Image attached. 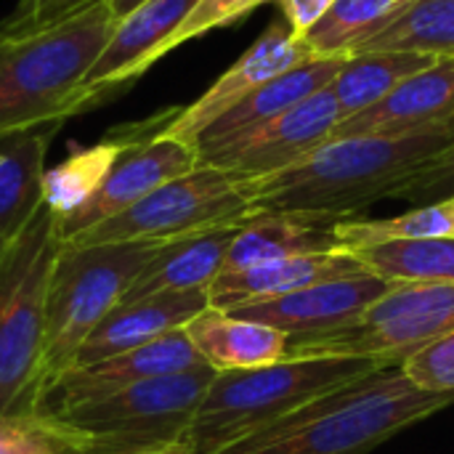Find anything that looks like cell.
<instances>
[{"instance_id":"1","label":"cell","mask_w":454,"mask_h":454,"mask_svg":"<svg viewBox=\"0 0 454 454\" xmlns=\"http://www.w3.org/2000/svg\"><path fill=\"white\" fill-rule=\"evenodd\" d=\"M452 141L454 120L396 136L330 138L290 168L250 178L253 215L277 213L319 226L359 218L375 202L394 200L399 186Z\"/></svg>"},{"instance_id":"2","label":"cell","mask_w":454,"mask_h":454,"mask_svg":"<svg viewBox=\"0 0 454 454\" xmlns=\"http://www.w3.org/2000/svg\"><path fill=\"white\" fill-rule=\"evenodd\" d=\"M418 388L399 364L343 383L221 454H372L410 426L452 407Z\"/></svg>"},{"instance_id":"3","label":"cell","mask_w":454,"mask_h":454,"mask_svg":"<svg viewBox=\"0 0 454 454\" xmlns=\"http://www.w3.org/2000/svg\"><path fill=\"white\" fill-rule=\"evenodd\" d=\"M117 27L101 0L51 29L13 37L0 32V144L35 128L64 125L74 96Z\"/></svg>"},{"instance_id":"4","label":"cell","mask_w":454,"mask_h":454,"mask_svg":"<svg viewBox=\"0 0 454 454\" xmlns=\"http://www.w3.org/2000/svg\"><path fill=\"white\" fill-rule=\"evenodd\" d=\"M378 367L391 364L356 356H319L215 372L186 431V444L192 454H221L306 402L364 378Z\"/></svg>"},{"instance_id":"5","label":"cell","mask_w":454,"mask_h":454,"mask_svg":"<svg viewBox=\"0 0 454 454\" xmlns=\"http://www.w3.org/2000/svg\"><path fill=\"white\" fill-rule=\"evenodd\" d=\"M61 239L45 205L0 253V415L40 412L45 295Z\"/></svg>"},{"instance_id":"6","label":"cell","mask_w":454,"mask_h":454,"mask_svg":"<svg viewBox=\"0 0 454 454\" xmlns=\"http://www.w3.org/2000/svg\"><path fill=\"white\" fill-rule=\"evenodd\" d=\"M160 245L165 242L61 245L45 295L43 396L72 367L77 348L122 301Z\"/></svg>"},{"instance_id":"7","label":"cell","mask_w":454,"mask_h":454,"mask_svg":"<svg viewBox=\"0 0 454 454\" xmlns=\"http://www.w3.org/2000/svg\"><path fill=\"white\" fill-rule=\"evenodd\" d=\"M250 215V178L223 168L197 165L162 184L133 207L80 231L64 245L173 242L207 229L242 223Z\"/></svg>"},{"instance_id":"8","label":"cell","mask_w":454,"mask_h":454,"mask_svg":"<svg viewBox=\"0 0 454 454\" xmlns=\"http://www.w3.org/2000/svg\"><path fill=\"white\" fill-rule=\"evenodd\" d=\"M452 330L454 282H391L354 325L330 335L287 340L285 359L356 356L402 364Z\"/></svg>"},{"instance_id":"9","label":"cell","mask_w":454,"mask_h":454,"mask_svg":"<svg viewBox=\"0 0 454 454\" xmlns=\"http://www.w3.org/2000/svg\"><path fill=\"white\" fill-rule=\"evenodd\" d=\"M213 378V367H200L181 375L144 380L61 410L56 418L98 439L130 444L136 450L181 442L186 439L194 412Z\"/></svg>"},{"instance_id":"10","label":"cell","mask_w":454,"mask_h":454,"mask_svg":"<svg viewBox=\"0 0 454 454\" xmlns=\"http://www.w3.org/2000/svg\"><path fill=\"white\" fill-rule=\"evenodd\" d=\"M165 114H154L149 122L130 125L136 133V141L120 154L114 168L109 170L104 186L96 192V197L82 205L74 215L56 223L61 245L77 237L80 231L120 215L122 210L133 207L138 200L160 189L162 184L194 170L200 165L197 149L189 144H181L176 138L162 136Z\"/></svg>"},{"instance_id":"11","label":"cell","mask_w":454,"mask_h":454,"mask_svg":"<svg viewBox=\"0 0 454 454\" xmlns=\"http://www.w3.org/2000/svg\"><path fill=\"white\" fill-rule=\"evenodd\" d=\"M340 122V106L327 85L325 90L309 96L306 101L290 106L279 117L263 122L261 128L213 149L200 160V165H213L231 170L242 178H263L293 162L303 160L309 152L333 138Z\"/></svg>"},{"instance_id":"12","label":"cell","mask_w":454,"mask_h":454,"mask_svg":"<svg viewBox=\"0 0 454 454\" xmlns=\"http://www.w3.org/2000/svg\"><path fill=\"white\" fill-rule=\"evenodd\" d=\"M317 53L306 45L303 37H298L287 21L269 24L261 37L189 106L173 109L168 125L162 128V136L176 138L181 144L194 146L197 138L231 106H237L242 98H247L255 88L263 82L279 77L282 72L314 59Z\"/></svg>"},{"instance_id":"13","label":"cell","mask_w":454,"mask_h":454,"mask_svg":"<svg viewBox=\"0 0 454 454\" xmlns=\"http://www.w3.org/2000/svg\"><path fill=\"white\" fill-rule=\"evenodd\" d=\"M207 367L194 343L189 340L186 330L178 327L173 333H165L138 348H130L125 354L109 356L104 362L88 364V367H72L67 370L43 396L40 412L56 415L61 410H69L74 404L122 391L128 386L181 375Z\"/></svg>"},{"instance_id":"14","label":"cell","mask_w":454,"mask_h":454,"mask_svg":"<svg viewBox=\"0 0 454 454\" xmlns=\"http://www.w3.org/2000/svg\"><path fill=\"white\" fill-rule=\"evenodd\" d=\"M194 5L197 0H144L122 16L74 96V114L130 85L157 64V51Z\"/></svg>"},{"instance_id":"15","label":"cell","mask_w":454,"mask_h":454,"mask_svg":"<svg viewBox=\"0 0 454 454\" xmlns=\"http://www.w3.org/2000/svg\"><path fill=\"white\" fill-rule=\"evenodd\" d=\"M388 287L391 282L367 271L359 277L319 282L274 301L237 309L231 314L277 327L287 335V340L317 338L354 325Z\"/></svg>"},{"instance_id":"16","label":"cell","mask_w":454,"mask_h":454,"mask_svg":"<svg viewBox=\"0 0 454 454\" xmlns=\"http://www.w3.org/2000/svg\"><path fill=\"white\" fill-rule=\"evenodd\" d=\"M454 120V56H439L364 112L338 122L333 138L396 136Z\"/></svg>"},{"instance_id":"17","label":"cell","mask_w":454,"mask_h":454,"mask_svg":"<svg viewBox=\"0 0 454 454\" xmlns=\"http://www.w3.org/2000/svg\"><path fill=\"white\" fill-rule=\"evenodd\" d=\"M359 274H367V269L356 261L354 253H346V250L295 255L285 261L250 266L242 271L218 274L213 285L207 287V306L218 311H237L253 303L282 298L287 293H295L319 282L359 277Z\"/></svg>"},{"instance_id":"18","label":"cell","mask_w":454,"mask_h":454,"mask_svg":"<svg viewBox=\"0 0 454 454\" xmlns=\"http://www.w3.org/2000/svg\"><path fill=\"white\" fill-rule=\"evenodd\" d=\"M207 309V290L162 293L117 303L77 348L72 367H88L173 333ZM69 367V370H72Z\"/></svg>"},{"instance_id":"19","label":"cell","mask_w":454,"mask_h":454,"mask_svg":"<svg viewBox=\"0 0 454 454\" xmlns=\"http://www.w3.org/2000/svg\"><path fill=\"white\" fill-rule=\"evenodd\" d=\"M346 53H335V56H314L287 72H282L279 77L263 82L261 88H255L247 98H242L237 106H231L226 114H221L194 144L197 157L202 160L205 154H210L213 149L261 128L263 122L279 117L282 112H287L290 106L306 101L309 96L325 90L327 85H333V80L338 77L340 67L346 64Z\"/></svg>"},{"instance_id":"20","label":"cell","mask_w":454,"mask_h":454,"mask_svg":"<svg viewBox=\"0 0 454 454\" xmlns=\"http://www.w3.org/2000/svg\"><path fill=\"white\" fill-rule=\"evenodd\" d=\"M237 229L239 223L218 226V229H207V231L160 245L152 261L133 279V285L128 287L120 303L141 301V298L162 295V293L207 290L213 279L223 271V261H226V253Z\"/></svg>"},{"instance_id":"21","label":"cell","mask_w":454,"mask_h":454,"mask_svg":"<svg viewBox=\"0 0 454 454\" xmlns=\"http://www.w3.org/2000/svg\"><path fill=\"white\" fill-rule=\"evenodd\" d=\"M184 330L205 364L215 372L266 367L282 362L287 354V335L277 327L213 306L186 322Z\"/></svg>"},{"instance_id":"22","label":"cell","mask_w":454,"mask_h":454,"mask_svg":"<svg viewBox=\"0 0 454 454\" xmlns=\"http://www.w3.org/2000/svg\"><path fill=\"white\" fill-rule=\"evenodd\" d=\"M340 250L338 239L333 234V226L309 223L293 215H277V213H255L245 223H239L226 261L223 271H242L250 266L285 261L295 255H311V253H333Z\"/></svg>"},{"instance_id":"23","label":"cell","mask_w":454,"mask_h":454,"mask_svg":"<svg viewBox=\"0 0 454 454\" xmlns=\"http://www.w3.org/2000/svg\"><path fill=\"white\" fill-rule=\"evenodd\" d=\"M61 125L35 128L0 144V237H16L43 205L45 154Z\"/></svg>"},{"instance_id":"24","label":"cell","mask_w":454,"mask_h":454,"mask_svg":"<svg viewBox=\"0 0 454 454\" xmlns=\"http://www.w3.org/2000/svg\"><path fill=\"white\" fill-rule=\"evenodd\" d=\"M133 141V128H122V136L112 133L93 146L74 149L64 162L43 173V205L56 218V223L67 221L96 197L109 170Z\"/></svg>"},{"instance_id":"25","label":"cell","mask_w":454,"mask_h":454,"mask_svg":"<svg viewBox=\"0 0 454 454\" xmlns=\"http://www.w3.org/2000/svg\"><path fill=\"white\" fill-rule=\"evenodd\" d=\"M436 56L415 53V51H362L348 53L338 77L333 80V93L340 106V120L364 112L388 96L399 82L412 77L415 72L434 64Z\"/></svg>"},{"instance_id":"26","label":"cell","mask_w":454,"mask_h":454,"mask_svg":"<svg viewBox=\"0 0 454 454\" xmlns=\"http://www.w3.org/2000/svg\"><path fill=\"white\" fill-rule=\"evenodd\" d=\"M362 51H415L426 56H454V0H410L388 24L367 37Z\"/></svg>"},{"instance_id":"27","label":"cell","mask_w":454,"mask_h":454,"mask_svg":"<svg viewBox=\"0 0 454 454\" xmlns=\"http://www.w3.org/2000/svg\"><path fill=\"white\" fill-rule=\"evenodd\" d=\"M338 247L351 253L383 242L454 239V194L436 202L415 205L394 218H351L333 226Z\"/></svg>"},{"instance_id":"28","label":"cell","mask_w":454,"mask_h":454,"mask_svg":"<svg viewBox=\"0 0 454 454\" xmlns=\"http://www.w3.org/2000/svg\"><path fill=\"white\" fill-rule=\"evenodd\" d=\"M130 444L98 439L72 423L32 412V415H0V454H128Z\"/></svg>"},{"instance_id":"29","label":"cell","mask_w":454,"mask_h":454,"mask_svg":"<svg viewBox=\"0 0 454 454\" xmlns=\"http://www.w3.org/2000/svg\"><path fill=\"white\" fill-rule=\"evenodd\" d=\"M351 253L386 282H454V239L383 242Z\"/></svg>"},{"instance_id":"30","label":"cell","mask_w":454,"mask_h":454,"mask_svg":"<svg viewBox=\"0 0 454 454\" xmlns=\"http://www.w3.org/2000/svg\"><path fill=\"white\" fill-rule=\"evenodd\" d=\"M410 0H338L303 40L317 56L351 53Z\"/></svg>"},{"instance_id":"31","label":"cell","mask_w":454,"mask_h":454,"mask_svg":"<svg viewBox=\"0 0 454 454\" xmlns=\"http://www.w3.org/2000/svg\"><path fill=\"white\" fill-rule=\"evenodd\" d=\"M263 3H269V0H197V5L178 24V29L157 51V61L189 40H197V37H202L213 29H221V27H231L234 21L245 19L255 8H261Z\"/></svg>"},{"instance_id":"32","label":"cell","mask_w":454,"mask_h":454,"mask_svg":"<svg viewBox=\"0 0 454 454\" xmlns=\"http://www.w3.org/2000/svg\"><path fill=\"white\" fill-rule=\"evenodd\" d=\"M399 367L418 388L454 402V330L410 354Z\"/></svg>"},{"instance_id":"33","label":"cell","mask_w":454,"mask_h":454,"mask_svg":"<svg viewBox=\"0 0 454 454\" xmlns=\"http://www.w3.org/2000/svg\"><path fill=\"white\" fill-rule=\"evenodd\" d=\"M96 3L101 0H19L16 11L0 21V32L13 37L35 35L85 13Z\"/></svg>"},{"instance_id":"34","label":"cell","mask_w":454,"mask_h":454,"mask_svg":"<svg viewBox=\"0 0 454 454\" xmlns=\"http://www.w3.org/2000/svg\"><path fill=\"white\" fill-rule=\"evenodd\" d=\"M454 194V141L434 154L423 168H418L394 194V200H404L412 205L436 202Z\"/></svg>"},{"instance_id":"35","label":"cell","mask_w":454,"mask_h":454,"mask_svg":"<svg viewBox=\"0 0 454 454\" xmlns=\"http://www.w3.org/2000/svg\"><path fill=\"white\" fill-rule=\"evenodd\" d=\"M338 0H279L282 5V13H285V21L287 27L303 37L311 27H317L322 21V16L335 5Z\"/></svg>"},{"instance_id":"36","label":"cell","mask_w":454,"mask_h":454,"mask_svg":"<svg viewBox=\"0 0 454 454\" xmlns=\"http://www.w3.org/2000/svg\"><path fill=\"white\" fill-rule=\"evenodd\" d=\"M128 454H192L186 439L181 442H170V444H157V447H144V450H136V452Z\"/></svg>"},{"instance_id":"37","label":"cell","mask_w":454,"mask_h":454,"mask_svg":"<svg viewBox=\"0 0 454 454\" xmlns=\"http://www.w3.org/2000/svg\"><path fill=\"white\" fill-rule=\"evenodd\" d=\"M109 3V11L114 13V19L120 21L122 16H128L136 5H141L144 0H106Z\"/></svg>"},{"instance_id":"38","label":"cell","mask_w":454,"mask_h":454,"mask_svg":"<svg viewBox=\"0 0 454 454\" xmlns=\"http://www.w3.org/2000/svg\"><path fill=\"white\" fill-rule=\"evenodd\" d=\"M5 242H8V239H3V237H0V253H3V247H5Z\"/></svg>"}]
</instances>
